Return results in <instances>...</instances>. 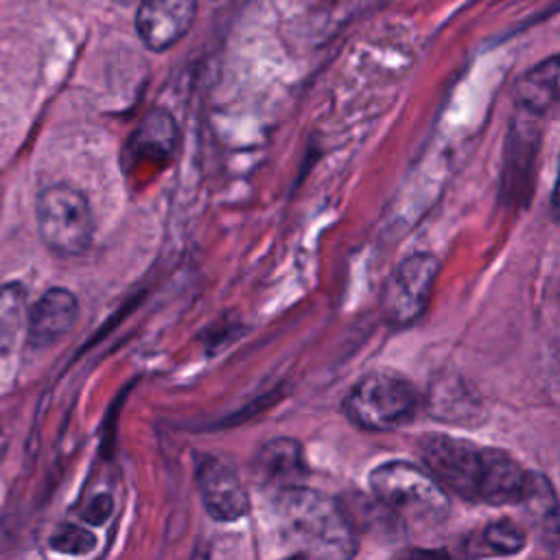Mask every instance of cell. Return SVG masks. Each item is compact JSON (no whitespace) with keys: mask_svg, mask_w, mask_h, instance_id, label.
Masks as SVG:
<instances>
[{"mask_svg":"<svg viewBox=\"0 0 560 560\" xmlns=\"http://www.w3.org/2000/svg\"><path fill=\"white\" fill-rule=\"evenodd\" d=\"M79 302L61 287L48 289L26 317V343L31 348H48L57 343L77 322Z\"/></svg>","mask_w":560,"mask_h":560,"instance_id":"10","label":"cell"},{"mask_svg":"<svg viewBox=\"0 0 560 560\" xmlns=\"http://www.w3.org/2000/svg\"><path fill=\"white\" fill-rule=\"evenodd\" d=\"M346 418L361 431L385 433L409 424L420 411L416 385L392 370L363 376L343 398Z\"/></svg>","mask_w":560,"mask_h":560,"instance_id":"4","label":"cell"},{"mask_svg":"<svg viewBox=\"0 0 560 560\" xmlns=\"http://www.w3.org/2000/svg\"><path fill=\"white\" fill-rule=\"evenodd\" d=\"M558 96V57L527 70L516 83V105L532 116H545Z\"/></svg>","mask_w":560,"mask_h":560,"instance_id":"12","label":"cell"},{"mask_svg":"<svg viewBox=\"0 0 560 560\" xmlns=\"http://www.w3.org/2000/svg\"><path fill=\"white\" fill-rule=\"evenodd\" d=\"M370 490L396 518L413 523H440L448 516L451 501L442 486L420 464L389 459L372 468Z\"/></svg>","mask_w":560,"mask_h":560,"instance_id":"3","label":"cell"},{"mask_svg":"<svg viewBox=\"0 0 560 560\" xmlns=\"http://www.w3.org/2000/svg\"><path fill=\"white\" fill-rule=\"evenodd\" d=\"M197 0H142L136 31L149 50L162 52L177 44L192 26Z\"/></svg>","mask_w":560,"mask_h":560,"instance_id":"9","label":"cell"},{"mask_svg":"<svg viewBox=\"0 0 560 560\" xmlns=\"http://www.w3.org/2000/svg\"><path fill=\"white\" fill-rule=\"evenodd\" d=\"M37 228L50 252L66 258L85 254L94 236L88 197L68 184L44 188L37 197Z\"/></svg>","mask_w":560,"mask_h":560,"instance_id":"5","label":"cell"},{"mask_svg":"<svg viewBox=\"0 0 560 560\" xmlns=\"http://www.w3.org/2000/svg\"><path fill=\"white\" fill-rule=\"evenodd\" d=\"M94 545H96V536L88 527L72 525V523L61 525L50 538V547L55 551L70 553V556H83L92 551Z\"/></svg>","mask_w":560,"mask_h":560,"instance_id":"16","label":"cell"},{"mask_svg":"<svg viewBox=\"0 0 560 560\" xmlns=\"http://www.w3.org/2000/svg\"><path fill=\"white\" fill-rule=\"evenodd\" d=\"M518 505L525 508L529 521L534 523V527H536L538 536L545 540V545L556 549V542H558V499H556V490H553L551 481L545 475L529 472V483H527V490H525Z\"/></svg>","mask_w":560,"mask_h":560,"instance_id":"13","label":"cell"},{"mask_svg":"<svg viewBox=\"0 0 560 560\" xmlns=\"http://www.w3.org/2000/svg\"><path fill=\"white\" fill-rule=\"evenodd\" d=\"M177 138L175 118L166 109L155 107L142 118L131 136V160L140 166H149V171H162L175 155Z\"/></svg>","mask_w":560,"mask_h":560,"instance_id":"11","label":"cell"},{"mask_svg":"<svg viewBox=\"0 0 560 560\" xmlns=\"http://www.w3.org/2000/svg\"><path fill=\"white\" fill-rule=\"evenodd\" d=\"M479 542L483 545V553L514 556L525 547L527 536H525V529L516 521L494 518L483 527Z\"/></svg>","mask_w":560,"mask_h":560,"instance_id":"15","label":"cell"},{"mask_svg":"<svg viewBox=\"0 0 560 560\" xmlns=\"http://www.w3.org/2000/svg\"><path fill=\"white\" fill-rule=\"evenodd\" d=\"M114 510V501L109 494H96L92 501H90V508L83 512V518L92 525H101L109 518Z\"/></svg>","mask_w":560,"mask_h":560,"instance_id":"17","label":"cell"},{"mask_svg":"<svg viewBox=\"0 0 560 560\" xmlns=\"http://www.w3.org/2000/svg\"><path fill=\"white\" fill-rule=\"evenodd\" d=\"M195 483L206 512L214 521L234 523L249 512V497L241 477L221 457H199L195 466Z\"/></svg>","mask_w":560,"mask_h":560,"instance_id":"7","label":"cell"},{"mask_svg":"<svg viewBox=\"0 0 560 560\" xmlns=\"http://www.w3.org/2000/svg\"><path fill=\"white\" fill-rule=\"evenodd\" d=\"M438 273L440 260L429 252L402 258L383 289L385 319L396 328L418 322L431 302Z\"/></svg>","mask_w":560,"mask_h":560,"instance_id":"6","label":"cell"},{"mask_svg":"<svg viewBox=\"0 0 560 560\" xmlns=\"http://www.w3.org/2000/svg\"><path fill=\"white\" fill-rule=\"evenodd\" d=\"M418 455L442 490L466 503L518 505L529 483V470L508 451L466 438L427 433L418 442Z\"/></svg>","mask_w":560,"mask_h":560,"instance_id":"1","label":"cell"},{"mask_svg":"<svg viewBox=\"0 0 560 560\" xmlns=\"http://www.w3.org/2000/svg\"><path fill=\"white\" fill-rule=\"evenodd\" d=\"M278 527L300 556L352 558L357 553V532L350 512L337 499L298 486L273 494Z\"/></svg>","mask_w":560,"mask_h":560,"instance_id":"2","label":"cell"},{"mask_svg":"<svg viewBox=\"0 0 560 560\" xmlns=\"http://www.w3.org/2000/svg\"><path fill=\"white\" fill-rule=\"evenodd\" d=\"M26 289L20 282L0 287V354H9L26 328Z\"/></svg>","mask_w":560,"mask_h":560,"instance_id":"14","label":"cell"},{"mask_svg":"<svg viewBox=\"0 0 560 560\" xmlns=\"http://www.w3.org/2000/svg\"><path fill=\"white\" fill-rule=\"evenodd\" d=\"M252 472L256 483L271 494L304 486L308 464L302 444L289 435L265 442L254 457Z\"/></svg>","mask_w":560,"mask_h":560,"instance_id":"8","label":"cell"}]
</instances>
